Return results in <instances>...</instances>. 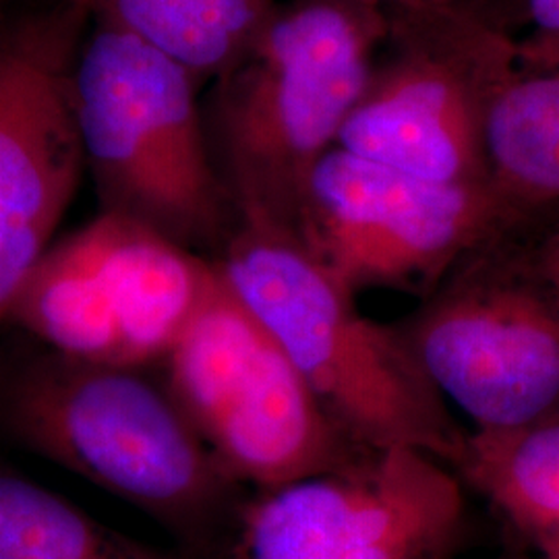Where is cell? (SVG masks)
<instances>
[{"mask_svg": "<svg viewBox=\"0 0 559 559\" xmlns=\"http://www.w3.org/2000/svg\"><path fill=\"white\" fill-rule=\"evenodd\" d=\"M0 425L32 452L140 508L198 559H226L240 485L141 369L46 348L0 360Z\"/></svg>", "mask_w": 559, "mask_h": 559, "instance_id": "obj_1", "label": "cell"}, {"mask_svg": "<svg viewBox=\"0 0 559 559\" xmlns=\"http://www.w3.org/2000/svg\"><path fill=\"white\" fill-rule=\"evenodd\" d=\"M214 261L350 440L362 450H411L459 466L468 433L402 328L367 318L357 295L295 228L237 214Z\"/></svg>", "mask_w": 559, "mask_h": 559, "instance_id": "obj_2", "label": "cell"}, {"mask_svg": "<svg viewBox=\"0 0 559 559\" xmlns=\"http://www.w3.org/2000/svg\"><path fill=\"white\" fill-rule=\"evenodd\" d=\"M388 34L390 17L360 4L295 0L214 81L203 117L237 214L297 228L307 180L338 145Z\"/></svg>", "mask_w": 559, "mask_h": 559, "instance_id": "obj_3", "label": "cell"}, {"mask_svg": "<svg viewBox=\"0 0 559 559\" xmlns=\"http://www.w3.org/2000/svg\"><path fill=\"white\" fill-rule=\"evenodd\" d=\"M198 85L179 62L98 21L73 67L81 150L102 212L141 222L195 253L222 249L237 222Z\"/></svg>", "mask_w": 559, "mask_h": 559, "instance_id": "obj_4", "label": "cell"}, {"mask_svg": "<svg viewBox=\"0 0 559 559\" xmlns=\"http://www.w3.org/2000/svg\"><path fill=\"white\" fill-rule=\"evenodd\" d=\"M162 365L164 388L222 471L255 493L336 471L369 452L328 415L218 263Z\"/></svg>", "mask_w": 559, "mask_h": 559, "instance_id": "obj_5", "label": "cell"}, {"mask_svg": "<svg viewBox=\"0 0 559 559\" xmlns=\"http://www.w3.org/2000/svg\"><path fill=\"white\" fill-rule=\"evenodd\" d=\"M216 278V261L106 214L52 242L13 307L21 330L64 357L162 362Z\"/></svg>", "mask_w": 559, "mask_h": 559, "instance_id": "obj_6", "label": "cell"}, {"mask_svg": "<svg viewBox=\"0 0 559 559\" xmlns=\"http://www.w3.org/2000/svg\"><path fill=\"white\" fill-rule=\"evenodd\" d=\"M385 44L338 147L438 182H491L487 120L519 71L516 48L466 4L390 17Z\"/></svg>", "mask_w": 559, "mask_h": 559, "instance_id": "obj_7", "label": "cell"}, {"mask_svg": "<svg viewBox=\"0 0 559 559\" xmlns=\"http://www.w3.org/2000/svg\"><path fill=\"white\" fill-rule=\"evenodd\" d=\"M514 216L491 182H438L330 150L307 180L297 235L355 295L440 278Z\"/></svg>", "mask_w": 559, "mask_h": 559, "instance_id": "obj_8", "label": "cell"}, {"mask_svg": "<svg viewBox=\"0 0 559 559\" xmlns=\"http://www.w3.org/2000/svg\"><path fill=\"white\" fill-rule=\"evenodd\" d=\"M464 533L466 485L454 468L369 450L245 500L226 559H452Z\"/></svg>", "mask_w": 559, "mask_h": 559, "instance_id": "obj_9", "label": "cell"}, {"mask_svg": "<svg viewBox=\"0 0 559 559\" xmlns=\"http://www.w3.org/2000/svg\"><path fill=\"white\" fill-rule=\"evenodd\" d=\"M90 23L80 0L0 13V325L85 170L73 67Z\"/></svg>", "mask_w": 559, "mask_h": 559, "instance_id": "obj_10", "label": "cell"}, {"mask_svg": "<svg viewBox=\"0 0 559 559\" xmlns=\"http://www.w3.org/2000/svg\"><path fill=\"white\" fill-rule=\"evenodd\" d=\"M400 328L441 399L475 431L559 417V299L537 276L466 272Z\"/></svg>", "mask_w": 559, "mask_h": 559, "instance_id": "obj_11", "label": "cell"}, {"mask_svg": "<svg viewBox=\"0 0 559 559\" xmlns=\"http://www.w3.org/2000/svg\"><path fill=\"white\" fill-rule=\"evenodd\" d=\"M90 20L112 25L179 62L195 80L237 67L276 13L274 0H80Z\"/></svg>", "mask_w": 559, "mask_h": 559, "instance_id": "obj_12", "label": "cell"}, {"mask_svg": "<svg viewBox=\"0 0 559 559\" xmlns=\"http://www.w3.org/2000/svg\"><path fill=\"white\" fill-rule=\"evenodd\" d=\"M454 471L537 547L539 559H559V417L516 431L468 433Z\"/></svg>", "mask_w": 559, "mask_h": 559, "instance_id": "obj_13", "label": "cell"}, {"mask_svg": "<svg viewBox=\"0 0 559 559\" xmlns=\"http://www.w3.org/2000/svg\"><path fill=\"white\" fill-rule=\"evenodd\" d=\"M485 152L489 180L514 214L559 200V69L516 71L501 87Z\"/></svg>", "mask_w": 559, "mask_h": 559, "instance_id": "obj_14", "label": "cell"}, {"mask_svg": "<svg viewBox=\"0 0 559 559\" xmlns=\"http://www.w3.org/2000/svg\"><path fill=\"white\" fill-rule=\"evenodd\" d=\"M0 559H198L106 526L50 489L0 471Z\"/></svg>", "mask_w": 559, "mask_h": 559, "instance_id": "obj_15", "label": "cell"}, {"mask_svg": "<svg viewBox=\"0 0 559 559\" xmlns=\"http://www.w3.org/2000/svg\"><path fill=\"white\" fill-rule=\"evenodd\" d=\"M528 34L514 41L519 73L559 69V0H524Z\"/></svg>", "mask_w": 559, "mask_h": 559, "instance_id": "obj_16", "label": "cell"}, {"mask_svg": "<svg viewBox=\"0 0 559 559\" xmlns=\"http://www.w3.org/2000/svg\"><path fill=\"white\" fill-rule=\"evenodd\" d=\"M348 2L378 11L385 17L417 15V13H429V11H441V9L466 4V0H348Z\"/></svg>", "mask_w": 559, "mask_h": 559, "instance_id": "obj_17", "label": "cell"}, {"mask_svg": "<svg viewBox=\"0 0 559 559\" xmlns=\"http://www.w3.org/2000/svg\"><path fill=\"white\" fill-rule=\"evenodd\" d=\"M535 276L559 299V228L543 242Z\"/></svg>", "mask_w": 559, "mask_h": 559, "instance_id": "obj_18", "label": "cell"}, {"mask_svg": "<svg viewBox=\"0 0 559 559\" xmlns=\"http://www.w3.org/2000/svg\"><path fill=\"white\" fill-rule=\"evenodd\" d=\"M15 0H0V13L7 9V7H11Z\"/></svg>", "mask_w": 559, "mask_h": 559, "instance_id": "obj_19", "label": "cell"}]
</instances>
